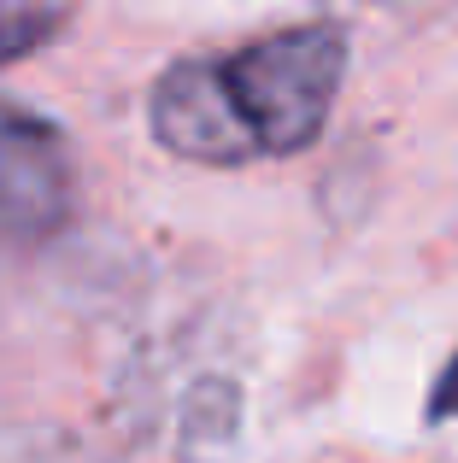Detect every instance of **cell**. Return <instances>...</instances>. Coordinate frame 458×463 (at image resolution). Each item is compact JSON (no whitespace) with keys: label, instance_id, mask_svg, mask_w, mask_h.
Here are the masks:
<instances>
[{"label":"cell","instance_id":"obj_1","mask_svg":"<svg viewBox=\"0 0 458 463\" xmlns=\"http://www.w3.org/2000/svg\"><path fill=\"white\" fill-rule=\"evenodd\" d=\"M224 100L235 118L247 158L306 153L329 124L335 89L347 77V30L341 24H294L247 42L218 59Z\"/></svg>","mask_w":458,"mask_h":463},{"label":"cell","instance_id":"obj_2","mask_svg":"<svg viewBox=\"0 0 458 463\" xmlns=\"http://www.w3.org/2000/svg\"><path fill=\"white\" fill-rule=\"evenodd\" d=\"M71 147L47 118L0 100V235L35 247L71 217Z\"/></svg>","mask_w":458,"mask_h":463},{"label":"cell","instance_id":"obj_3","mask_svg":"<svg viewBox=\"0 0 458 463\" xmlns=\"http://www.w3.org/2000/svg\"><path fill=\"white\" fill-rule=\"evenodd\" d=\"M148 124L159 136V147L177 158H195V165H253L247 141H241L235 118H229L218 59H183V65L165 71L153 82Z\"/></svg>","mask_w":458,"mask_h":463},{"label":"cell","instance_id":"obj_4","mask_svg":"<svg viewBox=\"0 0 458 463\" xmlns=\"http://www.w3.org/2000/svg\"><path fill=\"white\" fill-rule=\"evenodd\" d=\"M71 24L65 6H0V65H18L30 59L42 42H53Z\"/></svg>","mask_w":458,"mask_h":463},{"label":"cell","instance_id":"obj_5","mask_svg":"<svg viewBox=\"0 0 458 463\" xmlns=\"http://www.w3.org/2000/svg\"><path fill=\"white\" fill-rule=\"evenodd\" d=\"M429 417H458V352H453L447 370H441L435 393H429Z\"/></svg>","mask_w":458,"mask_h":463}]
</instances>
